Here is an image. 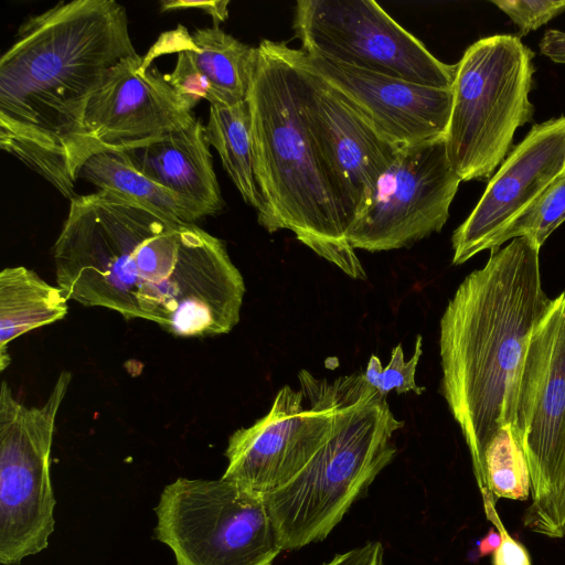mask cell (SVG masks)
Returning <instances> with one entry per match:
<instances>
[{
    "label": "cell",
    "mask_w": 565,
    "mask_h": 565,
    "mask_svg": "<svg viewBox=\"0 0 565 565\" xmlns=\"http://www.w3.org/2000/svg\"><path fill=\"white\" fill-rule=\"evenodd\" d=\"M190 105L156 66L129 56L107 74L92 95L84 116L87 137L98 151L143 143L189 127Z\"/></svg>",
    "instance_id": "9a60e30c"
},
{
    "label": "cell",
    "mask_w": 565,
    "mask_h": 565,
    "mask_svg": "<svg viewBox=\"0 0 565 565\" xmlns=\"http://www.w3.org/2000/svg\"><path fill=\"white\" fill-rule=\"evenodd\" d=\"M501 543V535L495 527H491L488 533L478 542L479 556H488L494 553Z\"/></svg>",
    "instance_id": "f546056e"
},
{
    "label": "cell",
    "mask_w": 565,
    "mask_h": 565,
    "mask_svg": "<svg viewBox=\"0 0 565 565\" xmlns=\"http://www.w3.org/2000/svg\"><path fill=\"white\" fill-rule=\"evenodd\" d=\"M53 259L57 286L85 307L185 338L239 321L245 284L222 239L102 190L71 200Z\"/></svg>",
    "instance_id": "6da1fadb"
},
{
    "label": "cell",
    "mask_w": 565,
    "mask_h": 565,
    "mask_svg": "<svg viewBox=\"0 0 565 565\" xmlns=\"http://www.w3.org/2000/svg\"><path fill=\"white\" fill-rule=\"evenodd\" d=\"M296 56L305 115L350 228L401 148L307 66L300 49Z\"/></svg>",
    "instance_id": "5bb4252c"
},
{
    "label": "cell",
    "mask_w": 565,
    "mask_h": 565,
    "mask_svg": "<svg viewBox=\"0 0 565 565\" xmlns=\"http://www.w3.org/2000/svg\"><path fill=\"white\" fill-rule=\"evenodd\" d=\"M533 73L532 51L511 34L478 40L456 64L445 146L461 181L490 179L508 157L532 119Z\"/></svg>",
    "instance_id": "8992f818"
},
{
    "label": "cell",
    "mask_w": 565,
    "mask_h": 565,
    "mask_svg": "<svg viewBox=\"0 0 565 565\" xmlns=\"http://www.w3.org/2000/svg\"><path fill=\"white\" fill-rule=\"evenodd\" d=\"M565 115L534 125L490 179L451 237L452 264L499 249L510 230L563 179Z\"/></svg>",
    "instance_id": "4fadbf2b"
},
{
    "label": "cell",
    "mask_w": 565,
    "mask_h": 565,
    "mask_svg": "<svg viewBox=\"0 0 565 565\" xmlns=\"http://www.w3.org/2000/svg\"><path fill=\"white\" fill-rule=\"evenodd\" d=\"M563 537H565V478L552 534V539Z\"/></svg>",
    "instance_id": "4dcf8cb0"
},
{
    "label": "cell",
    "mask_w": 565,
    "mask_h": 565,
    "mask_svg": "<svg viewBox=\"0 0 565 565\" xmlns=\"http://www.w3.org/2000/svg\"><path fill=\"white\" fill-rule=\"evenodd\" d=\"M154 511L175 565H271L282 551L264 495L223 478H178Z\"/></svg>",
    "instance_id": "52a82bcc"
},
{
    "label": "cell",
    "mask_w": 565,
    "mask_h": 565,
    "mask_svg": "<svg viewBox=\"0 0 565 565\" xmlns=\"http://www.w3.org/2000/svg\"><path fill=\"white\" fill-rule=\"evenodd\" d=\"M565 221V178H563L534 207L505 235L504 243L527 237L540 247Z\"/></svg>",
    "instance_id": "cb8c5ba5"
},
{
    "label": "cell",
    "mask_w": 565,
    "mask_h": 565,
    "mask_svg": "<svg viewBox=\"0 0 565 565\" xmlns=\"http://www.w3.org/2000/svg\"><path fill=\"white\" fill-rule=\"evenodd\" d=\"M516 25L519 38L540 29L565 11V0H492Z\"/></svg>",
    "instance_id": "d4e9b609"
},
{
    "label": "cell",
    "mask_w": 565,
    "mask_h": 565,
    "mask_svg": "<svg viewBox=\"0 0 565 565\" xmlns=\"http://www.w3.org/2000/svg\"><path fill=\"white\" fill-rule=\"evenodd\" d=\"M563 174L565 175V167H564V170H563Z\"/></svg>",
    "instance_id": "1f68e13d"
},
{
    "label": "cell",
    "mask_w": 565,
    "mask_h": 565,
    "mask_svg": "<svg viewBox=\"0 0 565 565\" xmlns=\"http://www.w3.org/2000/svg\"><path fill=\"white\" fill-rule=\"evenodd\" d=\"M540 249L516 237L491 252L458 286L440 319L443 395L475 477L493 436L513 424L526 347L552 303L542 285Z\"/></svg>",
    "instance_id": "3957f363"
},
{
    "label": "cell",
    "mask_w": 565,
    "mask_h": 565,
    "mask_svg": "<svg viewBox=\"0 0 565 565\" xmlns=\"http://www.w3.org/2000/svg\"><path fill=\"white\" fill-rule=\"evenodd\" d=\"M482 500L530 498V473L512 425L501 427L489 443L479 473L475 477Z\"/></svg>",
    "instance_id": "7402d4cb"
},
{
    "label": "cell",
    "mask_w": 565,
    "mask_h": 565,
    "mask_svg": "<svg viewBox=\"0 0 565 565\" xmlns=\"http://www.w3.org/2000/svg\"><path fill=\"white\" fill-rule=\"evenodd\" d=\"M292 28L307 55L436 88L456 64L434 56L372 0H298Z\"/></svg>",
    "instance_id": "30bf717a"
},
{
    "label": "cell",
    "mask_w": 565,
    "mask_h": 565,
    "mask_svg": "<svg viewBox=\"0 0 565 565\" xmlns=\"http://www.w3.org/2000/svg\"><path fill=\"white\" fill-rule=\"evenodd\" d=\"M78 178L167 218L185 223L201 218L189 202L142 174L116 150L92 154Z\"/></svg>",
    "instance_id": "ffe728a7"
},
{
    "label": "cell",
    "mask_w": 565,
    "mask_h": 565,
    "mask_svg": "<svg viewBox=\"0 0 565 565\" xmlns=\"http://www.w3.org/2000/svg\"><path fill=\"white\" fill-rule=\"evenodd\" d=\"M298 379L300 391L282 386L265 416L230 436L223 479L260 494L271 492L290 481L328 440L333 384L306 370Z\"/></svg>",
    "instance_id": "7c38bea8"
},
{
    "label": "cell",
    "mask_w": 565,
    "mask_h": 565,
    "mask_svg": "<svg viewBox=\"0 0 565 565\" xmlns=\"http://www.w3.org/2000/svg\"><path fill=\"white\" fill-rule=\"evenodd\" d=\"M301 53L307 66L396 147L445 137L451 111V88L415 84Z\"/></svg>",
    "instance_id": "2e32d148"
},
{
    "label": "cell",
    "mask_w": 565,
    "mask_h": 565,
    "mask_svg": "<svg viewBox=\"0 0 565 565\" xmlns=\"http://www.w3.org/2000/svg\"><path fill=\"white\" fill-rule=\"evenodd\" d=\"M541 53L557 64H565V31L548 30L539 43Z\"/></svg>",
    "instance_id": "f1b7e54d"
},
{
    "label": "cell",
    "mask_w": 565,
    "mask_h": 565,
    "mask_svg": "<svg viewBox=\"0 0 565 565\" xmlns=\"http://www.w3.org/2000/svg\"><path fill=\"white\" fill-rule=\"evenodd\" d=\"M492 500L483 501L486 516L501 535V543L492 554V565H532L527 550L513 539L497 513Z\"/></svg>",
    "instance_id": "484cf974"
},
{
    "label": "cell",
    "mask_w": 565,
    "mask_h": 565,
    "mask_svg": "<svg viewBox=\"0 0 565 565\" xmlns=\"http://www.w3.org/2000/svg\"><path fill=\"white\" fill-rule=\"evenodd\" d=\"M250 122L247 100L235 105H210L205 136L243 200L256 210L257 220H260L265 203L254 171Z\"/></svg>",
    "instance_id": "44dd1931"
},
{
    "label": "cell",
    "mask_w": 565,
    "mask_h": 565,
    "mask_svg": "<svg viewBox=\"0 0 565 565\" xmlns=\"http://www.w3.org/2000/svg\"><path fill=\"white\" fill-rule=\"evenodd\" d=\"M512 429L531 482L523 526L552 539L565 478V291L552 299L531 334Z\"/></svg>",
    "instance_id": "ba28073f"
},
{
    "label": "cell",
    "mask_w": 565,
    "mask_h": 565,
    "mask_svg": "<svg viewBox=\"0 0 565 565\" xmlns=\"http://www.w3.org/2000/svg\"><path fill=\"white\" fill-rule=\"evenodd\" d=\"M328 440L286 484L263 494L284 550L324 540L393 460L403 428L363 373L338 377Z\"/></svg>",
    "instance_id": "5b68a950"
},
{
    "label": "cell",
    "mask_w": 565,
    "mask_h": 565,
    "mask_svg": "<svg viewBox=\"0 0 565 565\" xmlns=\"http://www.w3.org/2000/svg\"><path fill=\"white\" fill-rule=\"evenodd\" d=\"M72 374L63 371L42 406H25L3 381L0 391V563L19 565L45 550L54 531L50 456Z\"/></svg>",
    "instance_id": "9c48e42d"
},
{
    "label": "cell",
    "mask_w": 565,
    "mask_h": 565,
    "mask_svg": "<svg viewBox=\"0 0 565 565\" xmlns=\"http://www.w3.org/2000/svg\"><path fill=\"white\" fill-rule=\"evenodd\" d=\"M384 547L379 541H371L345 553L335 555L323 565H383Z\"/></svg>",
    "instance_id": "4316f807"
},
{
    "label": "cell",
    "mask_w": 565,
    "mask_h": 565,
    "mask_svg": "<svg viewBox=\"0 0 565 565\" xmlns=\"http://www.w3.org/2000/svg\"><path fill=\"white\" fill-rule=\"evenodd\" d=\"M125 7L115 0L60 1L28 18L0 60V147L63 196L96 147L87 104L107 74L137 55Z\"/></svg>",
    "instance_id": "7a4b0ae2"
},
{
    "label": "cell",
    "mask_w": 565,
    "mask_h": 565,
    "mask_svg": "<svg viewBox=\"0 0 565 565\" xmlns=\"http://www.w3.org/2000/svg\"><path fill=\"white\" fill-rule=\"evenodd\" d=\"M116 151L142 174L189 202L201 218L223 210L205 126L198 118L184 129Z\"/></svg>",
    "instance_id": "ac0fdd59"
},
{
    "label": "cell",
    "mask_w": 565,
    "mask_h": 565,
    "mask_svg": "<svg viewBox=\"0 0 565 565\" xmlns=\"http://www.w3.org/2000/svg\"><path fill=\"white\" fill-rule=\"evenodd\" d=\"M228 1H161V10L162 11H171V10H183V9H200L210 15H212L214 20V24L218 25L220 22H223L228 17Z\"/></svg>",
    "instance_id": "83f0119b"
},
{
    "label": "cell",
    "mask_w": 565,
    "mask_h": 565,
    "mask_svg": "<svg viewBox=\"0 0 565 565\" xmlns=\"http://www.w3.org/2000/svg\"><path fill=\"white\" fill-rule=\"evenodd\" d=\"M422 345L423 338L418 334L416 337L414 354L406 362L402 343L397 344L392 350L391 360L384 369L380 359L372 354L366 371L363 373L365 382L385 397L392 390H395L397 394L408 392L422 394L425 387L418 386L415 382L416 367L423 353Z\"/></svg>",
    "instance_id": "603a6c76"
},
{
    "label": "cell",
    "mask_w": 565,
    "mask_h": 565,
    "mask_svg": "<svg viewBox=\"0 0 565 565\" xmlns=\"http://www.w3.org/2000/svg\"><path fill=\"white\" fill-rule=\"evenodd\" d=\"M177 54L168 83L190 107L205 99L210 105H235L246 100L257 51L218 25L190 31L179 24L162 33L142 56L149 67L161 55Z\"/></svg>",
    "instance_id": "e0dca14e"
},
{
    "label": "cell",
    "mask_w": 565,
    "mask_h": 565,
    "mask_svg": "<svg viewBox=\"0 0 565 565\" xmlns=\"http://www.w3.org/2000/svg\"><path fill=\"white\" fill-rule=\"evenodd\" d=\"M247 94L254 171L265 203L258 223L291 231L353 279L366 273L347 239L349 221L310 131L297 50L262 40Z\"/></svg>",
    "instance_id": "277c9868"
},
{
    "label": "cell",
    "mask_w": 565,
    "mask_h": 565,
    "mask_svg": "<svg viewBox=\"0 0 565 565\" xmlns=\"http://www.w3.org/2000/svg\"><path fill=\"white\" fill-rule=\"evenodd\" d=\"M67 297L35 271L7 267L0 273V370L10 364L9 344L34 329L65 318Z\"/></svg>",
    "instance_id": "d6986e66"
},
{
    "label": "cell",
    "mask_w": 565,
    "mask_h": 565,
    "mask_svg": "<svg viewBox=\"0 0 565 565\" xmlns=\"http://www.w3.org/2000/svg\"><path fill=\"white\" fill-rule=\"evenodd\" d=\"M460 182L445 137L401 148L352 222L347 233L350 246L398 249L440 232Z\"/></svg>",
    "instance_id": "8fae6325"
}]
</instances>
